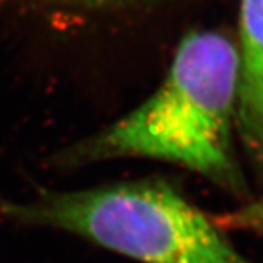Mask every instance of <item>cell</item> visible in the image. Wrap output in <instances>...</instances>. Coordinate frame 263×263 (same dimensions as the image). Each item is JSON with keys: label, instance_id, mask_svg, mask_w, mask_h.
<instances>
[{"label": "cell", "instance_id": "cell-5", "mask_svg": "<svg viewBox=\"0 0 263 263\" xmlns=\"http://www.w3.org/2000/svg\"><path fill=\"white\" fill-rule=\"evenodd\" d=\"M82 3H89V5H97V3H108V2H117V0H78Z\"/></svg>", "mask_w": 263, "mask_h": 263}, {"label": "cell", "instance_id": "cell-1", "mask_svg": "<svg viewBox=\"0 0 263 263\" xmlns=\"http://www.w3.org/2000/svg\"><path fill=\"white\" fill-rule=\"evenodd\" d=\"M238 54L215 31L183 38L161 86L107 129L56 152L51 165L78 168L123 158H146L190 170L230 193L246 183L233 136Z\"/></svg>", "mask_w": 263, "mask_h": 263}, {"label": "cell", "instance_id": "cell-2", "mask_svg": "<svg viewBox=\"0 0 263 263\" xmlns=\"http://www.w3.org/2000/svg\"><path fill=\"white\" fill-rule=\"evenodd\" d=\"M0 219L78 235L139 263H252L162 180L0 197Z\"/></svg>", "mask_w": 263, "mask_h": 263}, {"label": "cell", "instance_id": "cell-3", "mask_svg": "<svg viewBox=\"0 0 263 263\" xmlns=\"http://www.w3.org/2000/svg\"><path fill=\"white\" fill-rule=\"evenodd\" d=\"M235 132L263 170V0H241Z\"/></svg>", "mask_w": 263, "mask_h": 263}, {"label": "cell", "instance_id": "cell-4", "mask_svg": "<svg viewBox=\"0 0 263 263\" xmlns=\"http://www.w3.org/2000/svg\"><path fill=\"white\" fill-rule=\"evenodd\" d=\"M214 222L224 233L241 231L250 234H263V197L218 216L214 219Z\"/></svg>", "mask_w": 263, "mask_h": 263}]
</instances>
